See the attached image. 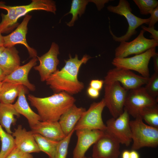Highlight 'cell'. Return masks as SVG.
<instances>
[{
    "mask_svg": "<svg viewBox=\"0 0 158 158\" xmlns=\"http://www.w3.org/2000/svg\"><path fill=\"white\" fill-rule=\"evenodd\" d=\"M145 31L142 29L138 36L130 42H121L115 49V57L125 58L130 55L142 53L147 50L158 45V41L149 39L144 36Z\"/></svg>",
    "mask_w": 158,
    "mask_h": 158,
    "instance_id": "8fae6325",
    "label": "cell"
},
{
    "mask_svg": "<svg viewBox=\"0 0 158 158\" xmlns=\"http://www.w3.org/2000/svg\"><path fill=\"white\" fill-rule=\"evenodd\" d=\"M4 43V36L2 35L1 33L0 32V47H3Z\"/></svg>",
    "mask_w": 158,
    "mask_h": 158,
    "instance_id": "60d3db41",
    "label": "cell"
},
{
    "mask_svg": "<svg viewBox=\"0 0 158 158\" xmlns=\"http://www.w3.org/2000/svg\"><path fill=\"white\" fill-rule=\"evenodd\" d=\"M140 10L141 14L146 15L158 6V1L156 0H133Z\"/></svg>",
    "mask_w": 158,
    "mask_h": 158,
    "instance_id": "f546056e",
    "label": "cell"
},
{
    "mask_svg": "<svg viewBox=\"0 0 158 158\" xmlns=\"http://www.w3.org/2000/svg\"><path fill=\"white\" fill-rule=\"evenodd\" d=\"M69 56L68 59L64 60V66L52 74L46 80V84L56 93L64 92L72 95L79 93L84 88V83L78 80V75L82 65L91 57L85 55L79 59L77 54L74 58L70 54Z\"/></svg>",
    "mask_w": 158,
    "mask_h": 158,
    "instance_id": "6da1fadb",
    "label": "cell"
},
{
    "mask_svg": "<svg viewBox=\"0 0 158 158\" xmlns=\"http://www.w3.org/2000/svg\"><path fill=\"white\" fill-rule=\"evenodd\" d=\"M147 92L151 97L156 99L158 96V73L154 72L149 78L144 87Z\"/></svg>",
    "mask_w": 158,
    "mask_h": 158,
    "instance_id": "4dcf8cb0",
    "label": "cell"
},
{
    "mask_svg": "<svg viewBox=\"0 0 158 158\" xmlns=\"http://www.w3.org/2000/svg\"><path fill=\"white\" fill-rule=\"evenodd\" d=\"M5 48L4 47H0V56L1 54L4 51V50Z\"/></svg>",
    "mask_w": 158,
    "mask_h": 158,
    "instance_id": "b9f144b4",
    "label": "cell"
},
{
    "mask_svg": "<svg viewBox=\"0 0 158 158\" xmlns=\"http://www.w3.org/2000/svg\"><path fill=\"white\" fill-rule=\"evenodd\" d=\"M104 83L103 80L93 79L90 81L89 85L90 87L100 91L102 89Z\"/></svg>",
    "mask_w": 158,
    "mask_h": 158,
    "instance_id": "836d02e7",
    "label": "cell"
},
{
    "mask_svg": "<svg viewBox=\"0 0 158 158\" xmlns=\"http://www.w3.org/2000/svg\"><path fill=\"white\" fill-rule=\"evenodd\" d=\"M130 115L124 109L123 113L116 118H112L106 122L104 131L116 139L120 144L129 146L132 141L130 125Z\"/></svg>",
    "mask_w": 158,
    "mask_h": 158,
    "instance_id": "9c48e42d",
    "label": "cell"
},
{
    "mask_svg": "<svg viewBox=\"0 0 158 158\" xmlns=\"http://www.w3.org/2000/svg\"><path fill=\"white\" fill-rule=\"evenodd\" d=\"M2 82L0 90V103L12 104L18 97L22 85Z\"/></svg>",
    "mask_w": 158,
    "mask_h": 158,
    "instance_id": "cb8c5ba5",
    "label": "cell"
},
{
    "mask_svg": "<svg viewBox=\"0 0 158 158\" xmlns=\"http://www.w3.org/2000/svg\"><path fill=\"white\" fill-rule=\"evenodd\" d=\"M83 158H92L90 157H85V156Z\"/></svg>",
    "mask_w": 158,
    "mask_h": 158,
    "instance_id": "ee69618b",
    "label": "cell"
},
{
    "mask_svg": "<svg viewBox=\"0 0 158 158\" xmlns=\"http://www.w3.org/2000/svg\"><path fill=\"white\" fill-rule=\"evenodd\" d=\"M26 88L25 86L21 85L18 99L13 105L17 112L27 119L31 128L41 121V119L38 114L31 109L27 101L25 95L27 93Z\"/></svg>",
    "mask_w": 158,
    "mask_h": 158,
    "instance_id": "ffe728a7",
    "label": "cell"
},
{
    "mask_svg": "<svg viewBox=\"0 0 158 158\" xmlns=\"http://www.w3.org/2000/svg\"><path fill=\"white\" fill-rule=\"evenodd\" d=\"M103 99L105 106L113 118H116L123 111L124 105L128 90L123 88L118 82L104 83Z\"/></svg>",
    "mask_w": 158,
    "mask_h": 158,
    "instance_id": "52a82bcc",
    "label": "cell"
},
{
    "mask_svg": "<svg viewBox=\"0 0 158 158\" xmlns=\"http://www.w3.org/2000/svg\"><path fill=\"white\" fill-rule=\"evenodd\" d=\"M120 143L105 133L93 145L92 158H118L120 154Z\"/></svg>",
    "mask_w": 158,
    "mask_h": 158,
    "instance_id": "5bb4252c",
    "label": "cell"
},
{
    "mask_svg": "<svg viewBox=\"0 0 158 158\" xmlns=\"http://www.w3.org/2000/svg\"><path fill=\"white\" fill-rule=\"evenodd\" d=\"M6 158H33L30 154L25 152L15 147Z\"/></svg>",
    "mask_w": 158,
    "mask_h": 158,
    "instance_id": "1f68e13d",
    "label": "cell"
},
{
    "mask_svg": "<svg viewBox=\"0 0 158 158\" xmlns=\"http://www.w3.org/2000/svg\"><path fill=\"white\" fill-rule=\"evenodd\" d=\"M2 83V82H0V90L1 88Z\"/></svg>",
    "mask_w": 158,
    "mask_h": 158,
    "instance_id": "7bdbcfd3",
    "label": "cell"
},
{
    "mask_svg": "<svg viewBox=\"0 0 158 158\" xmlns=\"http://www.w3.org/2000/svg\"><path fill=\"white\" fill-rule=\"evenodd\" d=\"M90 2H92V0H73L72 1L71 8L69 12L65 15L72 14V17L71 20L67 23L69 27L73 25L75 21L78 19V16L80 17L84 13L86 5Z\"/></svg>",
    "mask_w": 158,
    "mask_h": 158,
    "instance_id": "4316f807",
    "label": "cell"
},
{
    "mask_svg": "<svg viewBox=\"0 0 158 158\" xmlns=\"http://www.w3.org/2000/svg\"><path fill=\"white\" fill-rule=\"evenodd\" d=\"M140 116L148 125L158 128V104L144 108Z\"/></svg>",
    "mask_w": 158,
    "mask_h": 158,
    "instance_id": "83f0119b",
    "label": "cell"
},
{
    "mask_svg": "<svg viewBox=\"0 0 158 158\" xmlns=\"http://www.w3.org/2000/svg\"><path fill=\"white\" fill-rule=\"evenodd\" d=\"M0 140L1 147L0 158H6L15 147L14 137L4 131L0 125Z\"/></svg>",
    "mask_w": 158,
    "mask_h": 158,
    "instance_id": "484cf974",
    "label": "cell"
},
{
    "mask_svg": "<svg viewBox=\"0 0 158 158\" xmlns=\"http://www.w3.org/2000/svg\"><path fill=\"white\" fill-rule=\"evenodd\" d=\"M132 150L144 147H156L158 145V128L145 124L141 116L130 121Z\"/></svg>",
    "mask_w": 158,
    "mask_h": 158,
    "instance_id": "277c9868",
    "label": "cell"
},
{
    "mask_svg": "<svg viewBox=\"0 0 158 158\" xmlns=\"http://www.w3.org/2000/svg\"><path fill=\"white\" fill-rule=\"evenodd\" d=\"M20 66V59L15 47L5 48L0 56V67L6 76Z\"/></svg>",
    "mask_w": 158,
    "mask_h": 158,
    "instance_id": "7402d4cb",
    "label": "cell"
},
{
    "mask_svg": "<svg viewBox=\"0 0 158 158\" xmlns=\"http://www.w3.org/2000/svg\"><path fill=\"white\" fill-rule=\"evenodd\" d=\"M130 151L128 150L124 151L122 154V158H130Z\"/></svg>",
    "mask_w": 158,
    "mask_h": 158,
    "instance_id": "f35d334b",
    "label": "cell"
},
{
    "mask_svg": "<svg viewBox=\"0 0 158 158\" xmlns=\"http://www.w3.org/2000/svg\"><path fill=\"white\" fill-rule=\"evenodd\" d=\"M149 78L136 74L130 70L115 68L109 70L104 78V83L118 82L129 90L146 84Z\"/></svg>",
    "mask_w": 158,
    "mask_h": 158,
    "instance_id": "7c38bea8",
    "label": "cell"
},
{
    "mask_svg": "<svg viewBox=\"0 0 158 158\" xmlns=\"http://www.w3.org/2000/svg\"><path fill=\"white\" fill-rule=\"evenodd\" d=\"M59 49L58 45L53 42L47 52L40 57L37 56L40 64L35 66L34 68L38 71L41 81H46L50 75L57 70L59 63L58 58Z\"/></svg>",
    "mask_w": 158,
    "mask_h": 158,
    "instance_id": "4fadbf2b",
    "label": "cell"
},
{
    "mask_svg": "<svg viewBox=\"0 0 158 158\" xmlns=\"http://www.w3.org/2000/svg\"><path fill=\"white\" fill-rule=\"evenodd\" d=\"M150 14H151V16L150 17L148 27H154L158 21V6L151 11Z\"/></svg>",
    "mask_w": 158,
    "mask_h": 158,
    "instance_id": "d6a6232c",
    "label": "cell"
},
{
    "mask_svg": "<svg viewBox=\"0 0 158 158\" xmlns=\"http://www.w3.org/2000/svg\"><path fill=\"white\" fill-rule=\"evenodd\" d=\"M110 12L123 16L126 19L128 26L126 34L120 37H117L112 32L110 25L109 30L113 39L116 42H126L133 35L137 32L136 29L142 24H148L150 18L143 19L137 17L132 12V10L129 2L126 0H120L118 4L116 6L109 5L107 7Z\"/></svg>",
    "mask_w": 158,
    "mask_h": 158,
    "instance_id": "5b68a950",
    "label": "cell"
},
{
    "mask_svg": "<svg viewBox=\"0 0 158 158\" xmlns=\"http://www.w3.org/2000/svg\"><path fill=\"white\" fill-rule=\"evenodd\" d=\"M15 116L19 117L20 114L12 104L0 103V125L8 133L11 134L13 133L11 127L12 124L16 123V119L15 118Z\"/></svg>",
    "mask_w": 158,
    "mask_h": 158,
    "instance_id": "603a6c76",
    "label": "cell"
},
{
    "mask_svg": "<svg viewBox=\"0 0 158 158\" xmlns=\"http://www.w3.org/2000/svg\"><path fill=\"white\" fill-rule=\"evenodd\" d=\"M156 53V48H152L131 57H115L112 63L116 68L133 70L139 73L142 76L148 78L150 77L148 64L151 58Z\"/></svg>",
    "mask_w": 158,
    "mask_h": 158,
    "instance_id": "8992f818",
    "label": "cell"
},
{
    "mask_svg": "<svg viewBox=\"0 0 158 158\" xmlns=\"http://www.w3.org/2000/svg\"><path fill=\"white\" fill-rule=\"evenodd\" d=\"M37 59L32 58L28 63L20 66L10 74L6 75L3 82H9L23 85L31 91L35 90V86L29 81L28 76L32 68L37 64Z\"/></svg>",
    "mask_w": 158,
    "mask_h": 158,
    "instance_id": "ac0fdd59",
    "label": "cell"
},
{
    "mask_svg": "<svg viewBox=\"0 0 158 158\" xmlns=\"http://www.w3.org/2000/svg\"><path fill=\"white\" fill-rule=\"evenodd\" d=\"M87 93L88 96L92 99L98 98L100 95L99 91L90 86L87 89Z\"/></svg>",
    "mask_w": 158,
    "mask_h": 158,
    "instance_id": "d590c367",
    "label": "cell"
},
{
    "mask_svg": "<svg viewBox=\"0 0 158 158\" xmlns=\"http://www.w3.org/2000/svg\"><path fill=\"white\" fill-rule=\"evenodd\" d=\"M141 28L145 31L148 32L151 34L150 38L158 41V31L155 29L154 26L147 27L143 25Z\"/></svg>",
    "mask_w": 158,
    "mask_h": 158,
    "instance_id": "e575fe53",
    "label": "cell"
},
{
    "mask_svg": "<svg viewBox=\"0 0 158 158\" xmlns=\"http://www.w3.org/2000/svg\"><path fill=\"white\" fill-rule=\"evenodd\" d=\"M130 158H140V156L135 150H132L130 151Z\"/></svg>",
    "mask_w": 158,
    "mask_h": 158,
    "instance_id": "74e56055",
    "label": "cell"
},
{
    "mask_svg": "<svg viewBox=\"0 0 158 158\" xmlns=\"http://www.w3.org/2000/svg\"><path fill=\"white\" fill-rule=\"evenodd\" d=\"M78 140L73 152V158H83L87 150L104 133L98 130L83 129L77 130Z\"/></svg>",
    "mask_w": 158,
    "mask_h": 158,
    "instance_id": "2e32d148",
    "label": "cell"
},
{
    "mask_svg": "<svg viewBox=\"0 0 158 158\" xmlns=\"http://www.w3.org/2000/svg\"><path fill=\"white\" fill-rule=\"evenodd\" d=\"M0 9H5L6 14L1 13V26L7 30H13L17 25L19 18L26 15L29 12L34 10H44L55 14L56 7L55 2L51 0H32L26 5L11 6L0 1Z\"/></svg>",
    "mask_w": 158,
    "mask_h": 158,
    "instance_id": "3957f363",
    "label": "cell"
},
{
    "mask_svg": "<svg viewBox=\"0 0 158 158\" xmlns=\"http://www.w3.org/2000/svg\"><path fill=\"white\" fill-rule=\"evenodd\" d=\"M74 131V129L73 130L63 139L59 141L54 158H66L69 144L71 138Z\"/></svg>",
    "mask_w": 158,
    "mask_h": 158,
    "instance_id": "f1b7e54d",
    "label": "cell"
},
{
    "mask_svg": "<svg viewBox=\"0 0 158 158\" xmlns=\"http://www.w3.org/2000/svg\"><path fill=\"white\" fill-rule=\"evenodd\" d=\"M86 110L85 108L78 107L74 104L61 116L58 121L66 136L74 129L82 114Z\"/></svg>",
    "mask_w": 158,
    "mask_h": 158,
    "instance_id": "44dd1931",
    "label": "cell"
},
{
    "mask_svg": "<svg viewBox=\"0 0 158 158\" xmlns=\"http://www.w3.org/2000/svg\"><path fill=\"white\" fill-rule=\"evenodd\" d=\"M158 99L150 96L144 87H140L128 91L124 109L135 118L140 116L144 108L157 104Z\"/></svg>",
    "mask_w": 158,
    "mask_h": 158,
    "instance_id": "ba28073f",
    "label": "cell"
},
{
    "mask_svg": "<svg viewBox=\"0 0 158 158\" xmlns=\"http://www.w3.org/2000/svg\"><path fill=\"white\" fill-rule=\"evenodd\" d=\"M6 76L3 71L0 67V82H2L4 80Z\"/></svg>",
    "mask_w": 158,
    "mask_h": 158,
    "instance_id": "ab89813d",
    "label": "cell"
},
{
    "mask_svg": "<svg viewBox=\"0 0 158 158\" xmlns=\"http://www.w3.org/2000/svg\"><path fill=\"white\" fill-rule=\"evenodd\" d=\"M14 137L15 147L27 153H38L40 152L32 131H27L19 125L12 133Z\"/></svg>",
    "mask_w": 158,
    "mask_h": 158,
    "instance_id": "e0dca14e",
    "label": "cell"
},
{
    "mask_svg": "<svg viewBox=\"0 0 158 158\" xmlns=\"http://www.w3.org/2000/svg\"><path fill=\"white\" fill-rule=\"evenodd\" d=\"M31 128L34 133L56 141L62 140L66 136L58 121H40Z\"/></svg>",
    "mask_w": 158,
    "mask_h": 158,
    "instance_id": "d6986e66",
    "label": "cell"
},
{
    "mask_svg": "<svg viewBox=\"0 0 158 158\" xmlns=\"http://www.w3.org/2000/svg\"><path fill=\"white\" fill-rule=\"evenodd\" d=\"M154 63V70L155 73H158V54L157 53L152 57Z\"/></svg>",
    "mask_w": 158,
    "mask_h": 158,
    "instance_id": "8d00e7d4",
    "label": "cell"
},
{
    "mask_svg": "<svg viewBox=\"0 0 158 158\" xmlns=\"http://www.w3.org/2000/svg\"><path fill=\"white\" fill-rule=\"evenodd\" d=\"M31 17L30 15H25L21 23L15 30L10 34L4 36L3 47L5 48L9 47L14 46L17 44H21L26 48L30 57L33 58L37 56V51L28 45L26 38L28 25Z\"/></svg>",
    "mask_w": 158,
    "mask_h": 158,
    "instance_id": "9a60e30c",
    "label": "cell"
},
{
    "mask_svg": "<svg viewBox=\"0 0 158 158\" xmlns=\"http://www.w3.org/2000/svg\"><path fill=\"white\" fill-rule=\"evenodd\" d=\"M105 107L103 98L99 102L92 103L88 109L82 114L74 128L75 131L87 129L104 131L106 126L102 120V113Z\"/></svg>",
    "mask_w": 158,
    "mask_h": 158,
    "instance_id": "30bf717a",
    "label": "cell"
},
{
    "mask_svg": "<svg viewBox=\"0 0 158 158\" xmlns=\"http://www.w3.org/2000/svg\"><path fill=\"white\" fill-rule=\"evenodd\" d=\"M28 98L31 105L37 109L41 121H58L76 101L71 95L64 92L44 97L30 94Z\"/></svg>",
    "mask_w": 158,
    "mask_h": 158,
    "instance_id": "7a4b0ae2",
    "label": "cell"
},
{
    "mask_svg": "<svg viewBox=\"0 0 158 158\" xmlns=\"http://www.w3.org/2000/svg\"><path fill=\"white\" fill-rule=\"evenodd\" d=\"M34 136L40 151L46 154L49 158H54L59 141L49 139L37 133H34Z\"/></svg>",
    "mask_w": 158,
    "mask_h": 158,
    "instance_id": "d4e9b609",
    "label": "cell"
}]
</instances>
